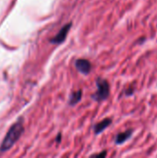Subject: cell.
I'll use <instances>...</instances> for the list:
<instances>
[{"mask_svg":"<svg viewBox=\"0 0 157 158\" xmlns=\"http://www.w3.org/2000/svg\"><path fill=\"white\" fill-rule=\"evenodd\" d=\"M56 142H57L58 143H59L61 142V134H60V133H59V134L57 135V138H56Z\"/></svg>","mask_w":157,"mask_h":158,"instance_id":"10","label":"cell"},{"mask_svg":"<svg viewBox=\"0 0 157 158\" xmlns=\"http://www.w3.org/2000/svg\"><path fill=\"white\" fill-rule=\"evenodd\" d=\"M71 26H72V22L71 21L68 22V23H67V24H65L61 28V30L58 31V33L55 37H53V38L50 39V43H52L54 44H60L64 43L65 40H66V38H67V36H68V31L71 29Z\"/></svg>","mask_w":157,"mask_h":158,"instance_id":"3","label":"cell"},{"mask_svg":"<svg viewBox=\"0 0 157 158\" xmlns=\"http://www.w3.org/2000/svg\"><path fill=\"white\" fill-rule=\"evenodd\" d=\"M97 91L92 95V98L96 102H103L110 95V85L105 79L98 78L96 80Z\"/></svg>","mask_w":157,"mask_h":158,"instance_id":"2","label":"cell"},{"mask_svg":"<svg viewBox=\"0 0 157 158\" xmlns=\"http://www.w3.org/2000/svg\"><path fill=\"white\" fill-rule=\"evenodd\" d=\"M133 134V130L130 129V130H127L123 132H120L118 133L116 138H115V143L117 145H120V144H123L124 143H126L128 140H130Z\"/></svg>","mask_w":157,"mask_h":158,"instance_id":"6","label":"cell"},{"mask_svg":"<svg viewBox=\"0 0 157 158\" xmlns=\"http://www.w3.org/2000/svg\"><path fill=\"white\" fill-rule=\"evenodd\" d=\"M111 124H112V119L110 118H106L103 119L102 121H100L99 123H97V124H95L93 126V132H94V134L95 135H98V134L102 133Z\"/></svg>","mask_w":157,"mask_h":158,"instance_id":"5","label":"cell"},{"mask_svg":"<svg viewBox=\"0 0 157 158\" xmlns=\"http://www.w3.org/2000/svg\"><path fill=\"white\" fill-rule=\"evenodd\" d=\"M81 98H82V90H81V89L73 92V93L70 94V96H69V99H68V106H76L77 104H79V103L81 101Z\"/></svg>","mask_w":157,"mask_h":158,"instance_id":"7","label":"cell"},{"mask_svg":"<svg viewBox=\"0 0 157 158\" xmlns=\"http://www.w3.org/2000/svg\"><path fill=\"white\" fill-rule=\"evenodd\" d=\"M124 94H125L126 96H131V95H133L134 94V88L132 86L129 87L127 90L124 91Z\"/></svg>","mask_w":157,"mask_h":158,"instance_id":"8","label":"cell"},{"mask_svg":"<svg viewBox=\"0 0 157 158\" xmlns=\"http://www.w3.org/2000/svg\"><path fill=\"white\" fill-rule=\"evenodd\" d=\"M95 156H106V151H103L102 153L95 155Z\"/></svg>","mask_w":157,"mask_h":158,"instance_id":"9","label":"cell"},{"mask_svg":"<svg viewBox=\"0 0 157 158\" xmlns=\"http://www.w3.org/2000/svg\"><path fill=\"white\" fill-rule=\"evenodd\" d=\"M75 68L79 72L87 76L92 70V63L86 58H79L75 60Z\"/></svg>","mask_w":157,"mask_h":158,"instance_id":"4","label":"cell"},{"mask_svg":"<svg viewBox=\"0 0 157 158\" xmlns=\"http://www.w3.org/2000/svg\"><path fill=\"white\" fill-rule=\"evenodd\" d=\"M23 131H24L23 121L20 118L10 128V130L6 133V136L5 137L0 146V152H5V151H7L9 148H11L12 145L19 139Z\"/></svg>","mask_w":157,"mask_h":158,"instance_id":"1","label":"cell"}]
</instances>
